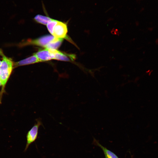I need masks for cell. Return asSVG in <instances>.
I'll return each instance as SVG.
<instances>
[{
    "instance_id": "cell-1",
    "label": "cell",
    "mask_w": 158,
    "mask_h": 158,
    "mask_svg": "<svg viewBox=\"0 0 158 158\" xmlns=\"http://www.w3.org/2000/svg\"><path fill=\"white\" fill-rule=\"evenodd\" d=\"M0 55L2 58L1 64L0 67L1 70L0 80L3 88H4L14 68V63L11 59L4 55L2 50L0 49Z\"/></svg>"
},
{
    "instance_id": "cell-2",
    "label": "cell",
    "mask_w": 158,
    "mask_h": 158,
    "mask_svg": "<svg viewBox=\"0 0 158 158\" xmlns=\"http://www.w3.org/2000/svg\"><path fill=\"white\" fill-rule=\"evenodd\" d=\"M55 37L52 35H47L33 40H28L20 44V46L32 45L46 48L47 45Z\"/></svg>"
},
{
    "instance_id": "cell-3",
    "label": "cell",
    "mask_w": 158,
    "mask_h": 158,
    "mask_svg": "<svg viewBox=\"0 0 158 158\" xmlns=\"http://www.w3.org/2000/svg\"><path fill=\"white\" fill-rule=\"evenodd\" d=\"M42 125L41 121L40 119H37L32 128L28 132L26 136V144L24 152H26L29 146L35 142L38 137L39 127Z\"/></svg>"
},
{
    "instance_id": "cell-4",
    "label": "cell",
    "mask_w": 158,
    "mask_h": 158,
    "mask_svg": "<svg viewBox=\"0 0 158 158\" xmlns=\"http://www.w3.org/2000/svg\"><path fill=\"white\" fill-rule=\"evenodd\" d=\"M67 32V26L66 23L58 20L54 27L52 35L57 38L68 39Z\"/></svg>"
},
{
    "instance_id": "cell-5",
    "label": "cell",
    "mask_w": 158,
    "mask_h": 158,
    "mask_svg": "<svg viewBox=\"0 0 158 158\" xmlns=\"http://www.w3.org/2000/svg\"><path fill=\"white\" fill-rule=\"evenodd\" d=\"M50 52L52 54L54 59L58 60L70 61H73L75 58L74 54H68L62 52L56 49H48Z\"/></svg>"
},
{
    "instance_id": "cell-6",
    "label": "cell",
    "mask_w": 158,
    "mask_h": 158,
    "mask_svg": "<svg viewBox=\"0 0 158 158\" xmlns=\"http://www.w3.org/2000/svg\"><path fill=\"white\" fill-rule=\"evenodd\" d=\"M34 54L36 56L40 62L54 59V56L47 48L40 49Z\"/></svg>"
},
{
    "instance_id": "cell-7",
    "label": "cell",
    "mask_w": 158,
    "mask_h": 158,
    "mask_svg": "<svg viewBox=\"0 0 158 158\" xmlns=\"http://www.w3.org/2000/svg\"><path fill=\"white\" fill-rule=\"evenodd\" d=\"M93 143L95 145L99 147L102 149L104 152L105 158H119L114 153L101 145L99 141L94 138Z\"/></svg>"
},
{
    "instance_id": "cell-8",
    "label": "cell",
    "mask_w": 158,
    "mask_h": 158,
    "mask_svg": "<svg viewBox=\"0 0 158 158\" xmlns=\"http://www.w3.org/2000/svg\"><path fill=\"white\" fill-rule=\"evenodd\" d=\"M39 62L40 61L38 59L34 54L33 55L25 59L14 63V67L33 64Z\"/></svg>"
},
{
    "instance_id": "cell-9",
    "label": "cell",
    "mask_w": 158,
    "mask_h": 158,
    "mask_svg": "<svg viewBox=\"0 0 158 158\" xmlns=\"http://www.w3.org/2000/svg\"><path fill=\"white\" fill-rule=\"evenodd\" d=\"M63 39L55 37L46 46L45 48L57 49L61 46Z\"/></svg>"
},
{
    "instance_id": "cell-10",
    "label": "cell",
    "mask_w": 158,
    "mask_h": 158,
    "mask_svg": "<svg viewBox=\"0 0 158 158\" xmlns=\"http://www.w3.org/2000/svg\"><path fill=\"white\" fill-rule=\"evenodd\" d=\"M52 18L47 16L38 14L34 18L35 21L40 24L46 25Z\"/></svg>"
},
{
    "instance_id": "cell-11",
    "label": "cell",
    "mask_w": 158,
    "mask_h": 158,
    "mask_svg": "<svg viewBox=\"0 0 158 158\" xmlns=\"http://www.w3.org/2000/svg\"><path fill=\"white\" fill-rule=\"evenodd\" d=\"M58 20L52 19L46 25L48 30L52 35L54 27L57 23Z\"/></svg>"
},
{
    "instance_id": "cell-12",
    "label": "cell",
    "mask_w": 158,
    "mask_h": 158,
    "mask_svg": "<svg viewBox=\"0 0 158 158\" xmlns=\"http://www.w3.org/2000/svg\"><path fill=\"white\" fill-rule=\"evenodd\" d=\"M1 85H2V84H1V81L0 80V86H1Z\"/></svg>"
},
{
    "instance_id": "cell-13",
    "label": "cell",
    "mask_w": 158,
    "mask_h": 158,
    "mask_svg": "<svg viewBox=\"0 0 158 158\" xmlns=\"http://www.w3.org/2000/svg\"><path fill=\"white\" fill-rule=\"evenodd\" d=\"M1 61H0V67H1Z\"/></svg>"
},
{
    "instance_id": "cell-14",
    "label": "cell",
    "mask_w": 158,
    "mask_h": 158,
    "mask_svg": "<svg viewBox=\"0 0 158 158\" xmlns=\"http://www.w3.org/2000/svg\"><path fill=\"white\" fill-rule=\"evenodd\" d=\"M1 69L0 68V74H1Z\"/></svg>"
}]
</instances>
